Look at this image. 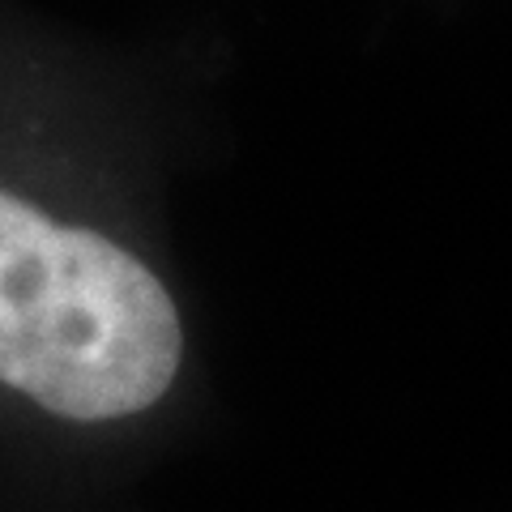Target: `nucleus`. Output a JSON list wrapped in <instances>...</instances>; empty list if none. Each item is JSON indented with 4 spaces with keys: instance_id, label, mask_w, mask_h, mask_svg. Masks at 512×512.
Masks as SVG:
<instances>
[{
    "instance_id": "obj_1",
    "label": "nucleus",
    "mask_w": 512,
    "mask_h": 512,
    "mask_svg": "<svg viewBox=\"0 0 512 512\" xmlns=\"http://www.w3.org/2000/svg\"><path fill=\"white\" fill-rule=\"evenodd\" d=\"M180 363V308L141 256L0 184V389L120 423L163 402Z\"/></svg>"
}]
</instances>
